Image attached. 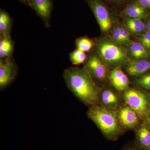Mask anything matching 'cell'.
I'll return each instance as SVG.
<instances>
[{"instance_id": "cell-1", "label": "cell", "mask_w": 150, "mask_h": 150, "mask_svg": "<svg viewBox=\"0 0 150 150\" xmlns=\"http://www.w3.org/2000/svg\"><path fill=\"white\" fill-rule=\"evenodd\" d=\"M68 88L82 102L88 105H95L98 101L100 88L85 67H70L63 74Z\"/></svg>"}, {"instance_id": "cell-2", "label": "cell", "mask_w": 150, "mask_h": 150, "mask_svg": "<svg viewBox=\"0 0 150 150\" xmlns=\"http://www.w3.org/2000/svg\"><path fill=\"white\" fill-rule=\"evenodd\" d=\"M87 114L89 118L95 123L108 139L115 140L119 137L121 129L113 112L95 105L90 107Z\"/></svg>"}, {"instance_id": "cell-3", "label": "cell", "mask_w": 150, "mask_h": 150, "mask_svg": "<svg viewBox=\"0 0 150 150\" xmlns=\"http://www.w3.org/2000/svg\"><path fill=\"white\" fill-rule=\"evenodd\" d=\"M96 46L99 56L109 64L118 66L129 62L128 52L120 44L106 40L98 42Z\"/></svg>"}, {"instance_id": "cell-4", "label": "cell", "mask_w": 150, "mask_h": 150, "mask_svg": "<svg viewBox=\"0 0 150 150\" xmlns=\"http://www.w3.org/2000/svg\"><path fill=\"white\" fill-rule=\"evenodd\" d=\"M123 97L125 102L140 118H144L146 115L149 110V102L143 93L135 89H130L125 91Z\"/></svg>"}, {"instance_id": "cell-5", "label": "cell", "mask_w": 150, "mask_h": 150, "mask_svg": "<svg viewBox=\"0 0 150 150\" xmlns=\"http://www.w3.org/2000/svg\"><path fill=\"white\" fill-rule=\"evenodd\" d=\"M18 67L13 56L0 60V88L1 90L10 84L14 80Z\"/></svg>"}, {"instance_id": "cell-6", "label": "cell", "mask_w": 150, "mask_h": 150, "mask_svg": "<svg viewBox=\"0 0 150 150\" xmlns=\"http://www.w3.org/2000/svg\"><path fill=\"white\" fill-rule=\"evenodd\" d=\"M94 14L100 29L107 32L111 28L112 21L107 9L100 0H86Z\"/></svg>"}, {"instance_id": "cell-7", "label": "cell", "mask_w": 150, "mask_h": 150, "mask_svg": "<svg viewBox=\"0 0 150 150\" xmlns=\"http://www.w3.org/2000/svg\"><path fill=\"white\" fill-rule=\"evenodd\" d=\"M29 6L42 20L45 27H50L51 13L54 7L52 0H29Z\"/></svg>"}, {"instance_id": "cell-8", "label": "cell", "mask_w": 150, "mask_h": 150, "mask_svg": "<svg viewBox=\"0 0 150 150\" xmlns=\"http://www.w3.org/2000/svg\"><path fill=\"white\" fill-rule=\"evenodd\" d=\"M84 67L92 78L99 80H102L106 78L107 68L101 59L96 55L92 54L87 57Z\"/></svg>"}, {"instance_id": "cell-9", "label": "cell", "mask_w": 150, "mask_h": 150, "mask_svg": "<svg viewBox=\"0 0 150 150\" xmlns=\"http://www.w3.org/2000/svg\"><path fill=\"white\" fill-rule=\"evenodd\" d=\"M109 79L112 85L118 91H122L128 89L129 79L120 67H116L111 71Z\"/></svg>"}, {"instance_id": "cell-10", "label": "cell", "mask_w": 150, "mask_h": 150, "mask_svg": "<svg viewBox=\"0 0 150 150\" xmlns=\"http://www.w3.org/2000/svg\"><path fill=\"white\" fill-rule=\"evenodd\" d=\"M150 70V59L134 60L129 62L126 67V72L132 77L140 76Z\"/></svg>"}, {"instance_id": "cell-11", "label": "cell", "mask_w": 150, "mask_h": 150, "mask_svg": "<svg viewBox=\"0 0 150 150\" xmlns=\"http://www.w3.org/2000/svg\"><path fill=\"white\" fill-rule=\"evenodd\" d=\"M139 115L129 106L123 108L118 112L119 121L123 126L129 129H132L137 126L139 122Z\"/></svg>"}, {"instance_id": "cell-12", "label": "cell", "mask_w": 150, "mask_h": 150, "mask_svg": "<svg viewBox=\"0 0 150 150\" xmlns=\"http://www.w3.org/2000/svg\"><path fill=\"white\" fill-rule=\"evenodd\" d=\"M128 54L134 60L150 58V49L146 48L138 41L132 42L128 49Z\"/></svg>"}, {"instance_id": "cell-13", "label": "cell", "mask_w": 150, "mask_h": 150, "mask_svg": "<svg viewBox=\"0 0 150 150\" xmlns=\"http://www.w3.org/2000/svg\"><path fill=\"white\" fill-rule=\"evenodd\" d=\"M14 42L10 35L1 36L0 38V58L5 59L12 56Z\"/></svg>"}, {"instance_id": "cell-14", "label": "cell", "mask_w": 150, "mask_h": 150, "mask_svg": "<svg viewBox=\"0 0 150 150\" xmlns=\"http://www.w3.org/2000/svg\"><path fill=\"white\" fill-rule=\"evenodd\" d=\"M12 20L8 13L1 9L0 10V34L1 36L10 35Z\"/></svg>"}, {"instance_id": "cell-15", "label": "cell", "mask_w": 150, "mask_h": 150, "mask_svg": "<svg viewBox=\"0 0 150 150\" xmlns=\"http://www.w3.org/2000/svg\"><path fill=\"white\" fill-rule=\"evenodd\" d=\"M125 23L127 29L130 32L139 34L144 31L146 25L141 18H134L127 17L125 18Z\"/></svg>"}, {"instance_id": "cell-16", "label": "cell", "mask_w": 150, "mask_h": 150, "mask_svg": "<svg viewBox=\"0 0 150 150\" xmlns=\"http://www.w3.org/2000/svg\"><path fill=\"white\" fill-rule=\"evenodd\" d=\"M138 144L146 150H150V131L145 126H142L137 134Z\"/></svg>"}, {"instance_id": "cell-17", "label": "cell", "mask_w": 150, "mask_h": 150, "mask_svg": "<svg viewBox=\"0 0 150 150\" xmlns=\"http://www.w3.org/2000/svg\"><path fill=\"white\" fill-rule=\"evenodd\" d=\"M125 13L131 18H142L146 15L147 12L146 8L139 4H134L126 9Z\"/></svg>"}, {"instance_id": "cell-18", "label": "cell", "mask_w": 150, "mask_h": 150, "mask_svg": "<svg viewBox=\"0 0 150 150\" xmlns=\"http://www.w3.org/2000/svg\"><path fill=\"white\" fill-rule=\"evenodd\" d=\"M103 103L106 106H113L118 103V98L116 95L110 90H106L101 95Z\"/></svg>"}, {"instance_id": "cell-19", "label": "cell", "mask_w": 150, "mask_h": 150, "mask_svg": "<svg viewBox=\"0 0 150 150\" xmlns=\"http://www.w3.org/2000/svg\"><path fill=\"white\" fill-rule=\"evenodd\" d=\"M87 56L85 52L77 49L70 54V60L74 65H79L85 62Z\"/></svg>"}, {"instance_id": "cell-20", "label": "cell", "mask_w": 150, "mask_h": 150, "mask_svg": "<svg viewBox=\"0 0 150 150\" xmlns=\"http://www.w3.org/2000/svg\"><path fill=\"white\" fill-rule=\"evenodd\" d=\"M77 48L85 52H89L93 47L94 43L93 40L88 38H80L76 40Z\"/></svg>"}, {"instance_id": "cell-21", "label": "cell", "mask_w": 150, "mask_h": 150, "mask_svg": "<svg viewBox=\"0 0 150 150\" xmlns=\"http://www.w3.org/2000/svg\"><path fill=\"white\" fill-rule=\"evenodd\" d=\"M136 83L139 86L150 89V72L137 79Z\"/></svg>"}, {"instance_id": "cell-22", "label": "cell", "mask_w": 150, "mask_h": 150, "mask_svg": "<svg viewBox=\"0 0 150 150\" xmlns=\"http://www.w3.org/2000/svg\"><path fill=\"white\" fill-rule=\"evenodd\" d=\"M120 33L124 45H129L131 44V40L129 31L123 27H120Z\"/></svg>"}, {"instance_id": "cell-23", "label": "cell", "mask_w": 150, "mask_h": 150, "mask_svg": "<svg viewBox=\"0 0 150 150\" xmlns=\"http://www.w3.org/2000/svg\"><path fill=\"white\" fill-rule=\"evenodd\" d=\"M112 38L115 43L120 45H124L123 39L120 33V27L115 28L112 32Z\"/></svg>"}, {"instance_id": "cell-24", "label": "cell", "mask_w": 150, "mask_h": 150, "mask_svg": "<svg viewBox=\"0 0 150 150\" xmlns=\"http://www.w3.org/2000/svg\"><path fill=\"white\" fill-rule=\"evenodd\" d=\"M139 3L145 8H150V0H139Z\"/></svg>"}, {"instance_id": "cell-25", "label": "cell", "mask_w": 150, "mask_h": 150, "mask_svg": "<svg viewBox=\"0 0 150 150\" xmlns=\"http://www.w3.org/2000/svg\"><path fill=\"white\" fill-rule=\"evenodd\" d=\"M22 4H24L26 6H29V0H18Z\"/></svg>"}, {"instance_id": "cell-26", "label": "cell", "mask_w": 150, "mask_h": 150, "mask_svg": "<svg viewBox=\"0 0 150 150\" xmlns=\"http://www.w3.org/2000/svg\"><path fill=\"white\" fill-rule=\"evenodd\" d=\"M146 29L147 30V32L150 33V19L149 20L146 25Z\"/></svg>"}, {"instance_id": "cell-27", "label": "cell", "mask_w": 150, "mask_h": 150, "mask_svg": "<svg viewBox=\"0 0 150 150\" xmlns=\"http://www.w3.org/2000/svg\"><path fill=\"white\" fill-rule=\"evenodd\" d=\"M124 150H140L139 149H137V148L132 147H128L126 148Z\"/></svg>"}, {"instance_id": "cell-28", "label": "cell", "mask_w": 150, "mask_h": 150, "mask_svg": "<svg viewBox=\"0 0 150 150\" xmlns=\"http://www.w3.org/2000/svg\"><path fill=\"white\" fill-rule=\"evenodd\" d=\"M149 123H150V116L149 117Z\"/></svg>"}, {"instance_id": "cell-29", "label": "cell", "mask_w": 150, "mask_h": 150, "mask_svg": "<svg viewBox=\"0 0 150 150\" xmlns=\"http://www.w3.org/2000/svg\"><path fill=\"white\" fill-rule=\"evenodd\" d=\"M116 1H122V0H116Z\"/></svg>"}]
</instances>
